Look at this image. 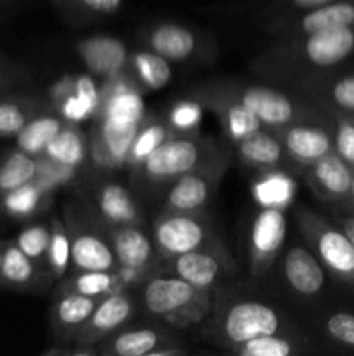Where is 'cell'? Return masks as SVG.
Masks as SVG:
<instances>
[{"label":"cell","mask_w":354,"mask_h":356,"mask_svg":"<svg viewBox=\"0 0 354 356\" xmlns=\"http://www.w3.org/2000/svg\"><path fill=\"white\" fill-rule=\"evenodd\" d=\"M354 54V24L297 38H274V44L252 61L259 75L278 80L309 79L332 72Z\"/></svg>","instance_id":"cell-1"},{"label":"cell","mask_w":354,"mask_h":356,"mask_svg":"<svg viewBox=\"0 0 354 356\" xmlns=\"http://www.w3.org/2000/svg\"><path fill=\"white\" fill-rule=\"evenodd\" d=\"M200 327L203 339L226 351L255 337L297 329L276 306L252 298L214 299L212 313Z\"/></svg>","instance_id":"cell-2"},{"label":"cell","mask_w":354,"mask_h":356,"mask_svg":"<svg viewBox=\"0 0 354 356\" xmlns=\"http://www.w3.org/2000/svg\"><path fill=\"white\" fill-rule=\"evenodd\" d=\"M139 292L142 309L174 329L201 325L212 313L215 299L212 292L201 291L162 268L146 278Z\"/></svg>","instance_id":"cell-3"},{"label":"cell","mask_w":354,"mask_h":356,"mask_svg":"<svg viewBox=\"0 0 354 356\" xmlns=\"http://www.w3.org/2000/svg\"><path fill=\"white\" fill-rule=\"evenodd\" d=\"M221 148L214 139L200 134L172 136L132 172V179L141 188L169 186L180 176L200 167Z\"/></svg>","instance_id":"cell-4"},{"label":"cell","mask_w":354,"mask_h":356,"mask_svg":"<svg viewBox=\"0 0 354 356\" xmlns=\"http://www.w3.org/2000/svg\"><path fill=\"white\" fill-rule=\"evenodd\" d=\"M229 94L248 108L264 127L278 129L302 120H326L330 115L305 96L298 97L262 83L221 82Z\"/></svg>","instance_id":"cell-5"},{"label":"cell","mask_w":354,"mask_h":356,"mask_svg":"<svg viewBox=\"0 0 354 356\" xmlns=\"http://www.w3.org/2000/svg\"><path fill=\"white\" fill-rule=\"evenodd\" d=\"M151 236L162 261L203 249L221 240L212 218L205 211L179 212L165 209L153 221Z\"/></svg>","instance_id":"cell-6"},{"label":"cell","mask_w":354,"mask_h":356,"mask_svg":"<svg viewBox=\"0 0 354 356\" xmlns=\"http://www.w3.org/2000/svg\"><path fill=\"white\" fill-rule=\"evenodd\" d=\"M297 226L323 268L339 280L354 285V245L344 229L305 207L297 211Z\"/></svg>","instance_id":"cell-7"},{"label":"cell","mask_w":354,"mask_h":356,"mask_svg":"<svg viewBox=\"0 0 354 356\" xmlns=\"http://www.w3.org/2000/svg\"><path fill=\"white\" fill-rule=\"evenodd\" d=\"M231 162L233 156L229 149H217L200 167L169 184L165 200H163V209L179 212L205 211L217 191L222 177L231 167Z\"/></svg>","instance_id":"cell-8"},{"label":"cell","mask_w":354,"mask_h":356,"mask_svg":"<svg viewBox=\"0 0 354 356\" xmlns=\"http://www.w3.org/2000/svg\"><path fill=\"white\" fill-rule=\"evenodd\" d=\"M160 268L212 294H215L228 278L236 275V264L222 240L163 261Z\"/></svg>","instance_id":"cell-9"},{"label":"cell","mask_w":354,"mask_h":356,"mask_svg":"<svg viewBox=\"0 0 354 356\" xmlns=\"http://www.w3.org/2000/svg\"><path fill=\"white\" fill-rule=\"evenodd\" d=\"M71 242L73 271H113L118 266L108 228L92 214L68 212L65 221Z\"/></svg>","instance_id":"cell-10"},{"label":"cell","mask_w":354,"mask_h":356,"mask_svg":"<svg viewBox=\"0 0 354 356\" xmlns=\"http://www.w3.org/2000/svg\"><path fill=\"white\" fill-rule=\"evenodd\" d=\"M97 356H172L186 355L179 341L163 327L151 323H128L101 341Z\"/></svg>","instance_id":"cell-11"},{"label":"cell","mask_w":354,"mask_h":356,"mask_svg":"<svg viewBox=\"0 0 354 356\" xmlns=\"http://www.w3.org/2000/svg\"><path fill=\"white\" fill-rule=\"evenodd\" d=\"M273 131L283 143L290 165L301 172L325 155L335 152L332 118L294 122Z\"/></svg>","instance_id":"cell-12"},{"label":"cell","mask_w":354,"mask_h":356,"mask_svg":"<svg viewBox=\"0 0 354 356\" xmlns=\"http://www.w3.org/2000/svg\"><path fill=\"white\" fill-rule=\"evenodd\" d=\"M49 101L66 122L94 120L101 104V80L89 72L66 75L49 87Z\"/></svg>","instance_id":"cell-13"},{"label":"cell","mask_w":354,"mask_h":356,"mask_svg":"<svg viewBox=\"0 0 354 356\" xmlns=\"http://www.w3.org/2000/svg\"><path fill=\"white\" fill-rule=\"evenodd\" d=\"M191 96L196 97L205 110L217 118L222 132L231 145H238L239 141L264 127L262 122L248 108L243 106L233 94H229L221 86V82L203 83L196 87Z\"/></svg>","instance_id":"cell-14"},{"label":"cell","mask_w":354,"mask_h":356,"mask_svg":"<svg viewBox=\"0 0 354 356\" xmlns=\"http://www.w3.org/2000/svg\"><path fill=\"white\" fill-rule=\"evenodd\" d=\"M139 299L134 291H121L99 299L85 325L75 337L76 350H96L101 341L106 339L121 327L134 322L139 312Z\"/></svg>","instance_id":"cell-15"},{"label":"cell","mask_w":354,"mask_h":356,"mask_svg":"<svg viewBox=\"0 0 354 356\" xmlns=\"http://www.w3.org/2000/svg\"><path fill=\"white\" fill-rule=\"evenodd\" d=\"M287 238V216L281 209H259L248 233V268L253 278L269 273Z\"/></svg>","instance_id":"cell-16"},{"label":"cell","mask_w":354,"mask_h":356,"mask_svg":"<svg viewBox=\"0 0 354 356\" xmlns=\"http://www.w3.org/2000/svg\"><path fill=\"white\" fill-rule=\"evenodd\" d=\"M141 44L170 63L196 61L205 59L208 52H212L203 35L174 21H162L144 28L141 33Z\"/></svg>","instance_id":"cell-17"},{"label":"cell","mask_w":354,"mask_h":356,"mask_svg":"<svg viewBox=\"0 0 354 356\" xmlns=\"http://www.w3.org/2000/svg\"><path fill=\"white\" fill-rule=\"evenodd\" d=\"M354 24V0H335L295 16L266 23L273 38H297L337 26Z\"/></svg>","instance_id":"cell-18"},{"label":"cell","mask_w":354,"mask_h":356,"mask_svg":"<svg viewBox=\"0 0 354 356\" xmlns=\"http://www.w3.org/2000/svg\"><path fill=\"white\" fill-rule=\"evenodd\" d=\"M141 124H125L110 118H94L89 136L90 160L104 170L124 169L134 136Z\"/></svg>","instance_id":"cell-19"},{"label":"cell","mask_w":354,"mask_h":356,"mask_svg":"<svg viewBox=\"0 0 354 356\" xmlns=\"http://www.w3.org/2000/svg\"><path fill=\"white\" fill-rule=\"evenodd\" d=\"M144 90L130 79L127 72L101 80V104L96 118L125 122V124H141L148 115L142 97Z\"/></svg>","instance_id":"cell-20"},{"label":"cell","mask_w":354,"mask_h":356,"mask_svg":"<svg viewBox=\"0 0 354 356\" xmlns=\"http://www.w3.org/2000/svg\"><path fill=\"white\" fill-rule=\"evenodd\" d=\"M94 216L106 228L144 225L141 204L127 186L113 179H101L92 188Z\"/></svg>","instance_id":"cell-21"},{"label":"cell","mask_w":354,"mask_h":356,"mask_svg":"<svg viewBox=\"0 0 354 356\" xmlns=\"http://www.w3.org/2000/svg\"><path fill=\"white\" fill-rule=\"evenodd\" d=\"M302 96L318 104L326 113L354 115V72L330 75V72L298 80Z\"/></svg>","instance_id":"cell-22"},{"label":"cell","mask_w":354,"mask_h":356,"mask_svg":"<svg viewBox=\"0 0 354 356\" xmlns=\"http://www.w3.org/2000/svg\"><path fill=\"white\" fill-rule=\"evenodd\" d=\"M75 51L87 72L97 80H108L127 70L128 56L124 40L111 35H90L75 44Z\"/></svg>","instance_id":"cell-23"},{"label":"cell","mask_w":354,"mask_h":356,"mask_svg":"<svg viewBox=\"0 0 354 356\" xmlns=\"http://www.w3.org/2000/svg\"><path fill=\"white\" fill-rule=\"evenodd\" d=\"M354 169L337 152L328 153L302 170L305 184L325 202H346L351 197Z\"/></svg>","instance_id":"cell-24"},{"label":"cell","mask_w":354,"mask_h":356,"mask_svg":"<svg viewBox=\"0 0 354 356\" xmlns=\"http://www.w3.org/2000/svg\"><path fill=\"white\" fill-rule=\"evenodd\" d=\"M281 275L287 287L302 299L319 296L326 284V270L309 247L292 245L281 259Z\"/></svg>","instance_id":"cell-25"},{"label":"cell","mask_w":354,"mask_h":356,"mask_svg":"<svg viewBox=\"0 0 354 356\" xmlns=\"http://www.w3.org/2000/svg\"><path fill=\"white\" fill-rule=\"evenodd\" d=\"M108 240L120 266L158 268L162 264L151 233L142 225L108 228Z\"/></svg>","instance_id":"cell-26"},{"label":"cell","mask_w":354,"mask_h":356,"mask_svg":"<svg viewBox=\"0 0 354 356\" xmlns=\"http://www.w3.org/2000/svg\"><path fill=\"white\" fill-rule=\"evenodd\" d=\"M99 299L87 298L69 291H58V298L54 299L49 312L51 329L59 343H73L82 327L85 325L89 316Z\"/></svg>","instance_id":"cell-27"},{"label":"cell","mask_w":354,"mask_h":356,"mask_svg":"<svg viewBox=\"0 0 354 356\" xmlns=\"http://www.w3.org/2000/svg\"><path fill=\"white\" fill-rule=\"evenodd\" d=\"M235 153L242 165L253 170L274 169V167H287L290 163L283 143L280 141L276 132L269 127H262L250 134L238 145H235Z\"/></svg>","instance_id":"cell-28"},{"label":"cell","mask_w":354,"mask_h":356,"mask_svg":"<svg viewBox=\"0 0 354 356\" xmlns=\"http://www.w3.org/2000/svg\"><path fill=\"white\" fill-rule=\"evenodd\" d=\"M44 280H51L47 270L26 256L12 240L6 242L2 257L0 287L9 291H40Z\"/></svg>","instance_id":"cell-29"},{"label":"cell","mask_w":354,"mask_h":356,"mask_svg":"<svg viewBox=\"0 0 354 356\" xmlns=\"http://www.w3.org/2000/svg\"><path fill=\"white\" fill-rule=\"evenodd\" d=\"M250 183V195L259 209H281L287 211L297 197V179L285 167L257 170Z\"/></svg>","instance_id":"cell-30"},{"label":"cell","mask_w":354,"mask_h":356,"mask_svg":"<svg viewBox=\"0 0 354 356\" xmlns=\"http://www.w3.org/2000/svg\"><path fill=\"white\" fill-rule=\"evenodd\" d=\"M311 351H314L312 341L298 329H292L246 341L231 353L238 356H297Z\"/></svg>","instance_id":"cell-31"},{"label":"cell","mask_w":354,"mask_h":356,"mask_svg":"<svg viewBox=\"0 0 354 356\" xmlns=\"http://www.w3.org/2000/svg\"><path fill=\"white\" fill-rule=\"evenodd\" d=\"M52 197L54 193L33 177L0 198V214L12 221H31L47 211Z\"/></svg>","instance_id":"cell-32"},{"label":"cell","mask_w":354,"mask_h":356,"mask_svg":"<svg viewBox=\"0 0 354 356\" xmlns=\"http://www.w3.org/2000/svg\"><path fill=\"white\" fill-rule=\"evenodd\" d=\"M125 72L144 92L163 89L174 76L172 63L146 47L130 52Z\"/></svg>","instance_id":"cell-33"},{"label":"cell","mask_w":354,"mask_h":356,"mask_svg":"<svg viewBox=\"0 0 354 356\" xmlns=\"http://www.w3.org/2000/svg\"><path fill=\"white\" fill-rule=\"evenodd\" d=\"M65 124L66 120L58 111L52 110L51 106H44L28 120V124L14 138L16 148L37 159L45 152L49 143L58 136Z\"/></svg>","instance_id":"cell-34"},{"label":"cell","mask_w":354,"mask_h":356,"mask_svg":"<svg viewBox=\"0 0 354 356\" xmlns=\"http://www.w3.org/2000/svg\"><path fill=\"white\" fill-rule=\"evenodd\" d=\"M172 136L174 132L170 129V125L167 124L165 117L148 113L144 117V120L141 122V125H139L137 132H135L134 141H132L130 149H128L125 167L130 172L137 170Z\"/></svg>","instance_id":"cell-35"},{"label":"cell","mask_w":354,"mask_h":356,"mask_svg":"<svg viewBox=\"0 0 354 356\" xmlns=\"http://www.w3.org/2000/svg\"><path fill=\"white\" fill-rule=\"evenodd\" d=\"M42 108L44 103L38 97L21 94L16 89H0V138H16Z\"/></svg>","instance_id":"cell-36"},{"label":"cell","mask_w":354,"mask_h":356,"mask_svg":"<svg viewBox=\"0 0 354 356\" xmlns=\"http://www.w3.org/2000/svg\"><path fill=\"white\" fill-rule=\"evenodd\" d=\"M42 155L65 165L82 169L90 156L89 136L82 131L80 124L66 122Z\"/></svg>","instance_id":"cell-37"},{"label":"cell","mask_w":354,"mask_h":356,"mask_svg":"<svg viewBox=\"0 0 354 356\" xmlns=\"http://www.w3.org/2000/svg\"><path fill=\"white\" fill-rule=\"evenodd\" d=\"M59 291L76 292L87 298L103 299L115 292L125 291L117 268L113 271H73V275L61 280Z\"/></svg>","instance_id":"cell-38"},{"label":"cell","mask_w":354,"mask_h":356,"mask_svg":"<svg viewBox=\"0 0 354 356\" xmlns=\"http://www.w3.org/2000/svg\"><path fill=\"white\" fill-rule=\"evenodd\" d=\"M51 242L45 254V270L51 280H62L71 270V242L65 222L59 218L51 219Z\"/></svg>","instance_id":"cell-39"},{"label":"cell","mask_w":354,"mask_h":356,"mask_svg":"<svg viewBox=\"0 0 354 356\" xmlns=\"http://www.w3.org/2000/svg\"><path fill=\"white\" fill-rule=\"evenodd\" d=\"M37 174V159L14 148L0 156V198L21 184L31 181Z\"/></svg>","instance_id":"cell-40"},{"label":"cell","mask_w":354,"mask_h":356,"mask_svg":"<svg viewBox=\"0 0 354 356\" xmlns=\"http://www.w3.org/2000/svg\"><path fill=\"white\" fill-rule=\"evenodd\" d=\"M52 6L73 21H92L117 14L125 0H51Z\"/></svg>","instance_id":"cell-41"},{"label":"cell","mask_w":354,"mask_h":356,"mask_svg":"<svg viewBox=\"0 0 354 356\" xmlns=\"http://www.w3.org/2000/svg\"><path fill=\"white\" fill-rule=\"evenodd\" d=\"M203 104L196 97H184L172 103L165 115L167 124L172 129L174 136L200 134V125L203 120Z\"/></svg>","instance_id":"cell-42"},{"label":"cell","mask_w":354,"mask_h":356,"mask_svg":"<svg viewBox=\"0 0 354 356\" xmlns=\"http://www.w3.org/2000/svg\"><path fill=\"white\" fill-rule=\"evenodd\" d=\"M30 259L45 268V254L51 242V225L45 222H30L24 226L16 238L12 240Z\"/></svg>","instance_id":"cell-43"},{"label":"cell","mask_w":354,"mask_h":356,"mask_svg":"<svg viewBox=\"0 0 354 356\" xmlns=\"http://www.w3.org/2000/svg\"><path fill=\"white\" fill-rule=\"evenodd\" d=\"M78 172L80 169L59 163L45 155L37 156V174H35V179L42 186L47 188L49 191H52V193H56L59 188L71 184L78 177Z\"/></svg>","instance_id":"cell-44"},{"label":"cell","mask_w":354,"mask_h":356,"mask_svg":"<svg viewBox=\"0 0 354 356\" xmlns=\"http://www.w3.org/2000/svg\"><path fill=\"white\" fill-rule=\"evenodd\" d=\"M333 124L335 152L354 169V115L328 113Z\"/></svg>","instance_id":"cell-45"},{"label":"cell","mask_w":354,"mask_h":356,"mask_svg":"<svg viewBox=\"0 0 354 356\" xmlns=\"http://www.w3.org/2000/svg\"><path fill=\"white\" fill-rule=\"evenodd\" d=\"M323 330L333 343L354 350V315L349 312H335L326 316Z\"/></svg>","instance_id":"cell-46"},{"label":"cell","mask_w":354,"mask_h":356,"mask_svg":"<svg viewBox=\"0 0 354 356\" xmlns=\"http://www.w3.org/2000/svg\"><path fill=\"white\" fill-rule=\"evenodd\" d=\"M335 0H274L269 7L266 9L264 16H266V23L276 19H283V17L295 16L304 10L316 9V7L326 6Z\"/></svg>","instance_id":"cell-47"},{"label":"cell","mask_w":354,"mask_h":356,"mask_svg":"<svg viewBox=\"0 0 354 356\" xmlns=\"http://www.w3.org/2000/svg\"><path fill=\"white\" fill-rule=\"evenodd\" d=\"M23 80V68L0 52V89H17Z\"/></svg>","instance_id":"cell-48"},{"label":"cell","mask_w":354,"mask_h":356,"mask_svg":"<svg viewBox=\"0 0 354 356\" xmlns=\"http://www.w3.org/2000/svg\"><path fill=\"white\" fill-rule=\"evenodd\" d=\"M340 228L344 229L347 238H349L351 243L354 245V214L346 216V218H340Z\"/></svg>","instance_id":"cell-49"},{"label":"cell","mask_w":354,"mask_h":356,"mask_svg":"<svg viewBox=\"0 0 354 356\" xmlns=\"http://www.w3.org/2000/svg\"><path fill=\"white\" fill-rule=\"evenodd\" d=\"M3 247H6V240H0V273H2V257H3Z\"/></svg>","instance_id":"cell-50"},{"label":"cell","mask_w":354,"mask_h":356,"mask_svg":"<svg viewBox=\"0 0 354 356\" xmlns=\"http://www.w3.org/2000/svg\"><path fill=\"white\" fill-rule=\"evenodd\" d=\"M349 200L354 204V174H353V184H351V197H349Z\"/></svg>","instance_id":"cell-51"}]
</instances>
